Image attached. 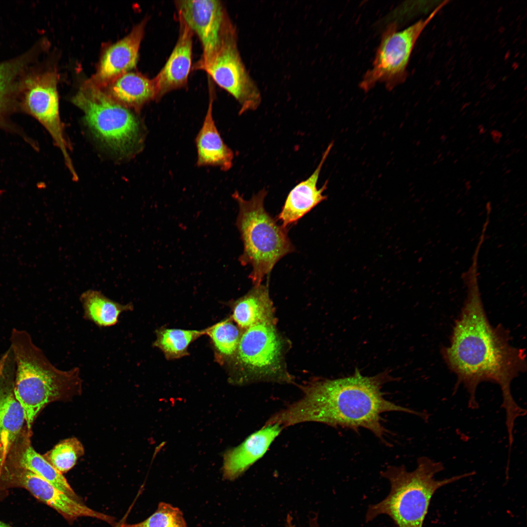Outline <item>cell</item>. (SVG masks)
Returning a JSON list of instances; mask_svg holds the SVG:
<instances>
[{"label":"cell","instance_id":"obj_1","mask_svg":"<svg viewBox=\"0 0 527 527\" xmlns=\"http://www.w3.org/2000/svg\"><path fill=\"white\" fill-rule=\"evenodd\" d=\"M478 262L471 261L462 274L467 289L466 297L456 321L449 346L442 354L448 367L455 374L457 384L469 393L468 406H478V385L489 381L502 391V407L506 413L507 431L514 430L517 419L526 410L514 400L511 390L513 380L526 370L522 349L512 346L507 331L500 325L493 326L486 316L478 284Z\"/></svg>","mask_w":527,"mask_h":527},{"label":"cell","instance_id":"obj_2","mask_svg":"<svg viewBox=\"0 0 527 527\" xmlns=\"http://www.w3.org/2000/svg\"><path fill=\"white\" fill-rule=\"evenodd\" d=\"M394 380L386 371L368 377L363 376L357 369L346 377L313 379L301 386L300 399L274 414L266 424H277L283 428L315 422L354 431L364 428L387 445L388 431L382 424V413L403 412L428 418L426 413L398 405L384 397V385Z\"/></svg>","mask_w":527,"mask_h":527},{"label":"cell","instance_id":"obj_3","mask_svg":"<svg viewBox=\"0 0 527 527\" xmlns=\"http://www.w3.org/2000/svg\"><path fill=\"white\" fill-rule=\"evenodd\" d=\"M10 341L15 363L14 392L30 429L49 403L70 400L81 394L80 370L78 367L68 370L56 368L24 330L13 328Z\"/></svg>","mask_w":527,"mask_h":527},{"label":"cell","instance_id":"obj_4","mask_svg":"<svg viewBox=\"0 0 527 527\" xmlns=\"http://www.w3.org/2000/svg\"><path fill=\"white\" fill-rule=\"evenodd\" d=\"M444 469L442 463L425 456L418 458L416 468L411 471L403 465L387 466L381 475L390 483L389 493L379 503L369 506L366 521L385 514L398 527H423L435 492L440 487L475 474L471 471L442 480L435 479V475Z\"/></svg>","mask_w":527,"mask_h":527},{"label":"cell","instance_id":"obj_5","mask_svg":"<svg viewBox=\"0 0 527 527\" xmlns=\"http://www.w3.org/2000/svg\"><path fill=\"white\" fill-rule=\"evenodd\" d=\"M266 195L264 188L248 200L238 191L232 194L239 206L236 225L243 245L238 260L243 266H252L249 277L254 285L261 284L281 259L295 251L286 228L278 225L265 210Z\"/></svg>","mask_w":527,"mask_h":527},{"label":"cell","instance_id":"obj_6","mask_svg":"<svg viewBox=\"0 0 527 527\" xmlns=\"http://www.w3.org/2000/svg\"><path fill=\"white\" fill-rule=\"evenodd\" d=\"M72 101L82 110L94 135L113 151L128 154L141 144L142 129L138 118L100 87L88 80Z\"/></svg>","mask_w":527,"mask_h":527},{"label":"cell","instance_id":"obj_7","mask_svg":"<svg viewBox=\"0 0 527 527\" xmlns=\"http://www.w3.org/2000/svg\"><path fill=\"white\" fill-rule=\"evenodd\" d=\"M285 347L276 322L261 323L244 329L231 359L234 369L231 383H293L285 365Z\"/></svg>","mask_w":527,"mask_h":527},{"label":"cell","instance_id":"obj_8","mask_svg":"<svg viewBox=\"0 0 527 527\" xmlns=\"http://www.w3.org/2000/svg\"><path fill=\"white\" fill-rule=\"evenodd\" d=\"M446 4L437 7L430 15L406 28L399 31L398 25L391 23L383 33L372 67L364 75L360 87L367 92L378 83H383L391 90L405 81L406 68L416 42L423 30Z\"/></svg>","mask_w":527,"mask_h":527},{"label":"cell","instance_id":"obj_9","mask_svg":"<svg viewBox=\"0 0 527 527\" xmlns=\"http://www.w3.org/2000/svg\"><path fill=\"white\" fill-rule=\"evenodd\" d=\"M57 74L55 71H36L20 79L17 88L21 108L36 118L48 131L64 161L70 160L59 113Z\"/></svg>","mask_w":527,"mask_h":527},{"label":"cell","instance_id":"obj_10","mask_svg":"<svg viewBox=\"0 0 527 527\" xmlns=\"http://www.w3.org/2000/svg\"><path fill=\"white\" fill-rule=\"evenodd\" d=\"M200 70L204 71L241 106L240 114L255 110L262 101L260 90L243 61L237 44L236 30L228 34L212 60Z\"/></svg>","mask_w":527,"mask_h":527},{"label":"cell","instance_id":"obj_11","mask_svg":"<svg viewBox=\"0 0 527 527\" xmlns=\"http://www.w3.org/2000/svg\"><path fill=\"white\" fill-rule=\"evenodd\" d=\"M178 17L198 37L203 54L195 68L207 64L220 48L224 37L236 30L220 0H183L175 1Z\"/></svg>","mask_w":527,"mask_h":527},{"label":"cell","instance_id":"obj_12","mask_svg":"<svg viewBox=\"0 0 527 527\" xmlns=\"http://www.w3.org/2000/svg\"><path fill=\"white\" fill-rule=\"evenodd\" d=\"M15 363L9 348L0 358V455H6L25 423L23 409L14 392Z\"/></svg>","mask_w":527,"mask_h":527},{"label":"cell","instance_id":"obj_13","mask_svg":"<svg viewBox=\"0 0 527 527\" xmlns=\"http://www.w3.org/2000/svg\"><path fill=\"white\" fill-rule=\"evenodd\" d=\"M15 477L19 485L26 489L37 499L72 522L82 517L96 518L114 526V518L92 509L58 489L50 483L25 469L17 472Z\"/></svg>","mask_w":527,"mask_h":527},{"label":"cell","instance_id":"obj_14","mask_svg":"<svg viewBox=\"0 0 527 527\" xmlns=\"http://www.w3.org/2000/svg\"><path fill=\"white\" fill-rule=\"evenodd\" d=\"M147 20H142L126 36L106 49L97 72L89 80L90 81L102 87L136 66Z\"/></svg>","mask_w":527,"mask_h":527},{"label":"cell","instance_id":"obj_15","mask_svg":"<svg viewBox=\"0 0 527 527\" xmlns=\"http://www.w3.org/2000/svg\"><path fill=\"white\" fill-rule=\"evenodd\" d=\"M179 35L176 44L162 68L153 78L156 99L185 86L192 64L193 32L180 17Z\"/></svg>","mask_w":527,"mask_h":527},{"label":"cell","instance_id":"obj_16","mask_svg":"<svg viewBox=\"0 0 527 527\" xmlns=\"http://www.w3.org/2000/svg\"><path fill=\"white\" fill-rule=\"evenodd\" d=\"M282 429L277 424L265 425L241 444L227 450L223 455V478L233 481L241 476L264 454Z\"/></svg>","mask_w":527,"mask_h":527},{"label":"cell","instance_id":"obj_17","mask_svg":"<svg viewBox=\"0 0 527 527\" xmlns=\"http://www.w3.org/2000/svg\"><path fill=\"white\" fill-rule=\"evenodd\" d=\"M332 141L323 153L318 166L306 180L296 185L289 193L278 219L286 226L296 223L319 203L325 200L327 196L323 192L326 189L327 181L318 189L317 182L322 166L333 145Z\"/></svg>","mask_w":527,"mask_h":527},{"label":"cell","instance_id":"obj_18","mask_svg":"<svg viewBox=\"0 0 527 527\" xmlns=\"http://www.w3.org/2000/svg\"><path fill=\"white\" fill-rule=\"evenodd\" d=\"M211 92L207 111L195 142L198 166H218L223 171L229 170L234 154L224 142L213 117V97Z\"/></svg>","mask_w":527,"mask_h":527},{"label":"cell","instance_id":"obj_19","mask_svg":"<svg viewBox=\"0 0 527 527\" xmlns=\"http://www.w3.org/2000/svg\"><path fill=\"white\" fill-rule=\"evenodd\" d=\"M232 319L244 330L264 322H276L268 284L254 285L232 304Z\"/></svg>","mask_w":527,"mask_h":527},{"label":"cell","instance_id":"obj_20","mask_svg":"<svg viewBox=\"0 0 527 527\" xmlns=\"http://www.w3.org/2000/svg\"><path fill=\"white\" fill-rule=\"evenodd\" d=\"M101 88L121 104L137 109L156 99L153 79L134 72H125Z\"/></svg>","mask_w":527,"mask_h":527},{"label":"cell","instance_id":"obj_21","mask_svg":"<svg viewBox=\"0 0 527 527\" xmlns=\"http://www.w3.org/2000/svg\"><path fill=\"white\" fill-rule=\"evenodd\" d=\"M80 300L84 319L100 327L114 326L118 323L121 313L131 311L133 308L131 303L120 304L96 290L89 289L83 292Z\"/></svg>","mask_w":527,"mask_h":527},{"label":"cell","instance_id":"obj_22","mask_svg":"<svg viewBox=\"0 0 527 527\" xmlns=\"http://www.w3.org/2000/svg\"><path fill=\"white\" fill-rule=\"evenodd\" d=\"M21 468L27 469L47 481L72 498L80 501L63 474L53 467L31 446L21 452L19 459Z\"/></svg>","mask_w":527,"mask_h":527},{"label":"cell","instance_id":"obj_23","mask_svg":"<svg viewBox=\"0 0 527 527\" xmlns=\"http://www.w3.org/2000/svg\"><path fill=\"white\" fill-rule=\"evenodd\" d=\"M205 330L165 328L157 334L155 345L159 348L167 359H176L187 354L190 344Z\"/></svg>","mask_w":527,"mask_h":527},{"label":"cell","instance_id":"obj_24","mask_svg":"<svg viewBox=\"0 0 527 527\" xmlns=\"http://www.w3.org/2000/svg\"><path fill=\"white\" fill-rule=\"evenodd\" d=\"M84 453L82 444L76 438L73 437L61 441L43 457L63 474L71 469Z\"/></svg>","mask_w":527,"mask_h":527},{"label":"cell","instance_id":"obj_25","mask_svg":"<svg viewBox=\"0 0 527 527\" xmlns=\"http://www.w3.org/2000/svg\"><path fill=\"white\" fill-rule=\"evenodd\" d=\"M242 333L230 319L222 321L205 330L219 353L231 359L236 352Z\"/></svg>","mask_w":527,"mask_h":527},{"label":"cell","instance_id":"obj_26","mask_svg":"<svg viewBox=\"0 0 527 527\" xmlns=\"http://www.w3.org/2000/svg\"><path fill=\"white\" fill-rule=\"evenodd\" d=\"M121 527H187L182 511L178 507L164 502L142 522L133 524L122 523Z\"/></svg>","mask_w":527,"mask_h":527},{"label":"cell","instance_id":"obj_27","mask_svg":"<svg viewBox=\"0 0 527 527\" xmlns=\"http://www.w3.org/2000/svg\"><path fill=\"white\" fill-rule=\"evenodd\" d=\"M490 134L494 142L498 143L500 142V139L502 136V133L500 132L494 130L491 131Z\"/></svg>","mask_w":527,"mask_h":527},{"label":"cell","instance_id":"obj_28","mask_svg":"<svg viewBox=\"0 0 527 527\" xmlns=\"http://www.w3.org/2000/svg\"><path fill=\"white\" fill-rule=\"evenodd\" d=\"M309 526H310V527H320L319 525V524L318 523V520H317V516H316L314 518L310 519V522H309ZM290 527H295L294 526V525L292 523V520L290 522Z\"/></svg>","mask_w":527,"mask_h":527},{"label":"cell","instance_id":"obj_29","mask_svg":"<svg viewBox=\"0 0 527 527\" xmlns=\"http://www.w3.org/2000/svg\"><path fill=\"white\" fill-rule=\"evenodd\" d=\"M128 512H127L126 513V514L123 517V518L122 519V520H121L117 523H116V524L113 527H121L122 525V523H124L125 522V519H126V517L127 516V515H128Z\"/></svg>","mask_w":527,"mask_h":527},{"label":"cell","instance_id":"obj_30","mask_svg":"<svg viewBox=\"0 0 527 527\" xmlns=\"http://www.w3.org/2000/svg\"><path fill=\"white\" fill-rule=\"evenodd\" d=\"M292 520V518L291 517V516H290V514H288L287 515V516L286 520L285 527H290V522H291V521Z\"/></svg>","mask_w":527,"mask_h":527},{"label":"cell","instance_id":"obj_31","mask_svg":"<svg viewBox=\"0 0 527 527\" xmlns=\"http://www.w3.org/2000/svg\"><path fill=\"white\" fill-rule=\"evenodd\" d=\"M0 527H11L8 525L0 520Z\"/></svg>","mask_w":527,"mask_h":527}]
</instances>
